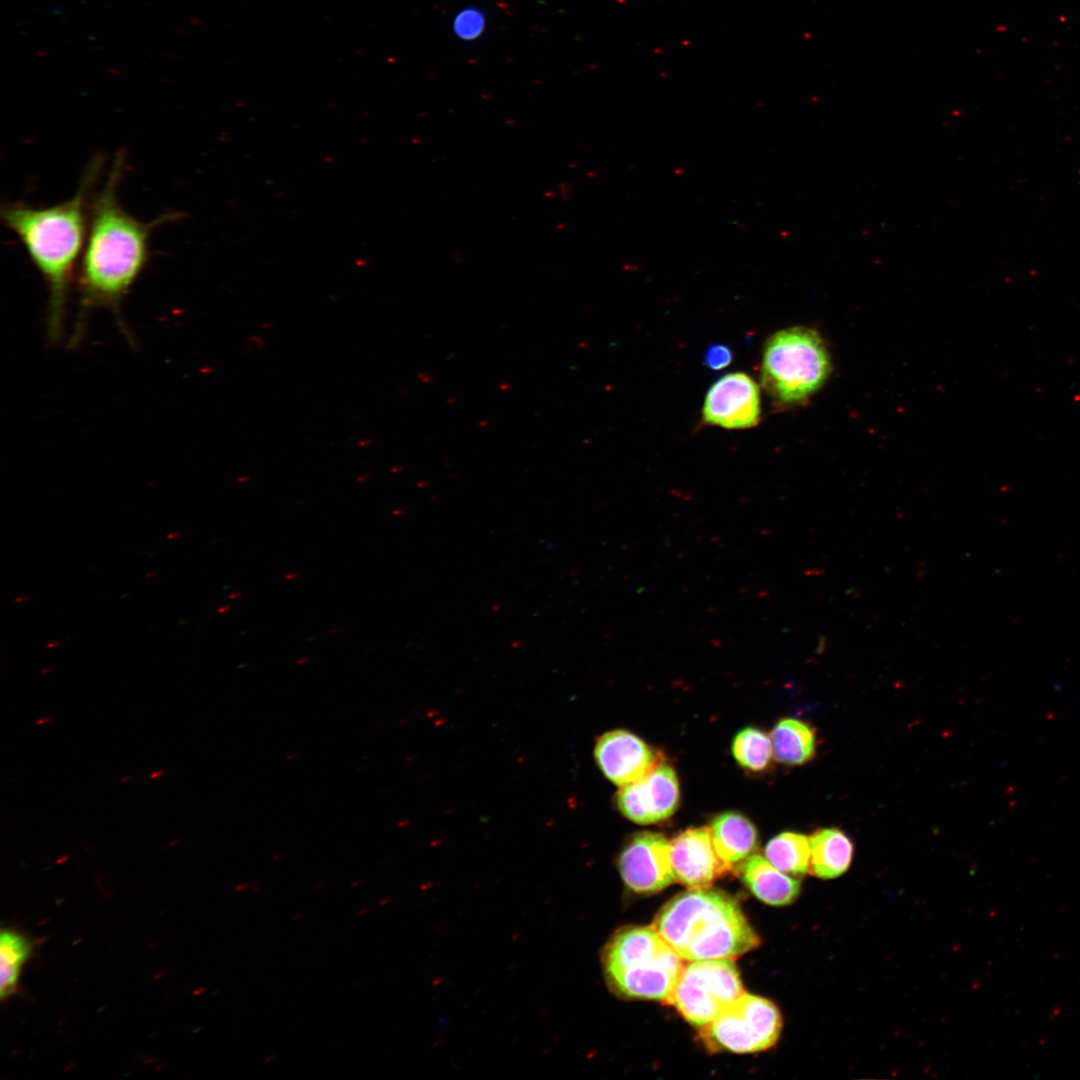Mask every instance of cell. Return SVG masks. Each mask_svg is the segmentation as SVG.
Returning a JSON list of instances; mask_svg holds the SVG:
<instances>
[{
    "instance_id": "obj_28",
    "label": "cell",
    "mask_w": 1080,
    "mask_h": 1080,
    "mask_svg": "<svg viewBox=\"0 0 1080 1080\" xmlns=\"http://www.w3.org/2000/svg\"><path fill=\"white\" fill-rule=\"evenodd\" d=\"M52 671H53V668L47 667V668L42 669L41 673L42 674H48V673H51Z\"/></svg>"
},
{
    "instance_id": "obj_5",
    "label": "cell",
    "mask_w": 1080,
    "mask_h": 1080,
    "mask_svg": "<svg viewBox=\"0 0 1080 1080\" xmlns=\"http://www.w3.org/2000/svg\"><path fill=\"white\" fill-rule=\"evenodd\" d=\"M831 373L828 350L820 335L806 327H791L773 334L766 342L761 384L779 405L806 401Z\"/></svg>"
},
{
    "instance_id": "obj_1",
    "label": "cell",
    "mask_w": 1080,
    "mask_h": 1080,
    "mask_svg": "<svg viewBox=\"0 0 1080 1080\" xmlns=\"http://www.w3.org/2000/svg\"><path fill=\"white\" fill-rule=\"evenodd\" d=\"M125 168V154L118 152L104 186L94 193L78 274L80 313L73 344L80 340L83 322L95 308L120 313L123 299L150 260L153 231L182 218L166 213L153 221L136 219L120 204L117 188Z\"/></svg>"
},
{
    "instance_id": "obj_20",
    "label": "cell",
    "mask_w": 1080,
    "mask_h": 1080,
    "mask_svg": "<svg viewBox=\"0 0 1080 1080\" xmlns=\"http://www.w3.org/2000/svg\"><path fill=\"white\" fill-rule=\"evenodd\" d=\"M485 23L484 14L479 9L465 8L456 15L453 30L462 40H474L484 31Z\"/></svg>"
},
{
    "instance_id": "obj_31",
    "label": "cell",
    "mask_w": 1080,
    "mask_h": 1080,
    "mask_svg": "<svg viewBox=\"0 0 1080 1080\" xmlns=\"http://www.w3.org/2000/svg\"><path fill=\"white\" fill-rule=\"evenodd\" d=\"M367 912H369V908H364V909H362V910H360V911H359V915H364V914H366Z\"/></svg>"
},
{
    "instance_id": "obj_10",
    "label": "cell",
    "mask_w": 1080,
    "mask_h": 1080,
    "mask_svg": "<svg viewBox=\"0 0 1080 1080\" xmlns=\"http://www.w3.org/2000/svg\"><path fill=\"white\" fill-rule=\"evenodd\" d=\"M760 413L759 387L742 372L726 374L714 382L703 406L705 423L728 429L755 426Z\"/></svg>"
},
{
    "instance_id": "obj_26",
    "label": "cell",
    "mask_w": 1080,
    "mask_h": 1080,
    "mask_svg": "<svg viewBox=\"0 0 1080 1080\" xmlns=\"http://www.w3.org/2000/svg\"><path fill=\"white\" fill-rule=\"evenodd\" d=\"M179 535H180V534H179L178 532H173V533H169V534L167 535V538H168V539H173V538H177V537H179Z\"/></svg>"
},
{
    "instance_id": "obj_14",
    "label": "cell",
    "mask_w": 1080,
    "mask_h": 1080,
    "mask_svg": "<svg viewBox=\"0 0 1080 1080\" xmlns=\"http://www.w3.org/2000/svg\"><path fill=\"white\" fill-rule=\"evenodd\" d=\"M744 884L761 901L785 906L793 903L801 890L800 882L777 869L766 857L754 854L746 858L740 866Z\"/></svg>"
},
{
    "instance_id": "obj_30",
    "label": "cell",
    "mask_w": 1080,
    "mask_h": 1080,
    "mask_svg": "<svg viewBox=\"0 0 1080 1080\" xmlns=\"http://www.w3.org/2000/svg\"><path fill=\"white\" fill-rule=\"evenodd\" d=\"M362 883H363V880H362V879H357V881H356V882H352V883H351V886H352V887H356L357 885H360V884H362Z\"/></svg>"
},
{
    "instance_id": "obj_23",
    "label": "cell",
    "mask_w": 1080,
    "mask_h": 1080,
    "mask_svg": "<svg viewBox=\"0 0 1080 1080\" xmlns=\"http://www.w3.org/2000/svg\"><path fill=\"white\" fill-rule=\"evenodd\" d=\"M50 721H51V718H50V717H48V716H42V717H40V718H38V719L36 720V724H37V725H43V724L49 723Z\"/></svg>"
},
{
    "instance_id": "obj_3",
    "label": "cell",
    "mask_w": 1080,
    "mask_h": 1080,
    "mask_svg": "<svg viewBox=\"0 0 1080 1080\" xmlns=\"http://www.w3.org/2000/svg\"><path fill=\"white\" fill-rule=\"evenodd\" d=\"M652 927L683 960L733 959L759 939L728 895L692 888L668 902Z\"/></svg>"
},
{
    "instance_id": "obj_7",
    "label": "cell",
    "mask_w": 1080,
    "mask_h": 1080,
    "mask_svg": "<svg viewBox=\"0 0 1080 1080\" xmlns=\"http://www.w3.org/2000/svg\"><path fill=\"white\" fill-rule=\"evenodd\" d=\"M781 1027V1015L772 1002L744 993L704 1027V1038L712 1048L752 1053L772 1047Z\"/></svg>"
},
{
    "instance_id": "obj_8",
    "label": "cell",
    "mask_w": 1080,
    "mask_h": 1080,
    "mask_svg": "<svg viewBox=\"0 0 1080 1080\" xmlns=\"http://www.w3.org/2000/svg\"><path fill=\"white\" fill-rule=\"evenodd\" d=\"M618 868L625 885L638 893L660 891L675 880L670 842L660 833L631 835L619 854Z\"/></svg>"
},
{
    "instance_id": "obj_2",
    "label": "cell",
    "mask_w": 1080,
    "mask_h": 1080,
    "mask_svg": "<svg viewBox=\"0 0 1080 1080\" xmlns=\"http://www.w3.org/2000/svg\"><path fill=\"white\" fill-rule=\"evenodd\" d=\"M103 159L95 157L86 168L75 194L47 207L9 203L1 208L4 225L25 248L48 290L47 330L57 342L63 330L66 307L79 254L88 228L90 206Z\"/></svg>"
},
{
    "instance_id": "obj_25",
    "label": "cell",
    "mask_w": 1080,
    "mask_h": 1080,
    "mask_svg": "<svg viewBox=\"0 0 1080 1080\" xmlns=\"http://www.w3.org/2000/svg\"><path fill=\"white\" fill-rule=\"evenodd\" d=\"M131 779H132V775H124V776H123V777H122V778L120 779V782H121V783H125V782H127V781H130Z\"/></svg>"
},
{
    "instance_id": "obj_24",
    "label": "cell",
    "mask_w": 1080,
    "mask_h": 1080,
    "mask_svg": "<svg viewBox=\"0 0 1080 1080\" xmlns=\"http://www.w3.org/2000/svg\"><path fill=\"white\" fill-rule=\"evenodd\" d=\"M248 887H251V884L247 883V882H244V883H241L239 886H237V890H243V889H246Z\"/></svg>"
},
{
    "instance_id": "obj_33",
    "label": "cell",
    "mask_w": 1080,
    "mask_h": 1080,
    "mask_svg": "<svg viewBox=\"0 0 1080 1080\" xmlns=\"http://www.w3.org/2000/svg\"><path fill=\"white\" fill-rule=\"evenodd\" d=\"M156 574H157V573H155V572H151V573L147 574V575H146V577H148V578H149V577H154V576H155Z\"/></svg>"
},
{
    "instance_id": "obj_15",
    "label": "cell",
    "mask_w": 1080,
    "mask_h": 1080,
    "mask_svg": "<svg viewBox=\"0 0 1080 1080\" xmlns=\"http://www.w3.org/2000/svg\"><path fill=\"white\" fill-rule=\"evenodd\" d=\"M809 871L820 879H834L844 874L852 861L854 846L850 838L836 828L816 831L810 838Z\"/></svg>"
},
{
    "instance_id": "obj_21",
    "label": "cell",
    "mask_w": 1080,
    "mask_h": 1080,
    "mask_svg": "<svg viewBox=\"0 0 1080 1080\" xmlns=\"http://www.w3.org/2000/svg\"><path fill=\"white\" fill-rule=\"evenodd\" d=\"M733 358L731 349L724 344H712L704 355V363L712 370H721L727 367Z\"/></svg>"
},
{
    "instance_id": "obj_32",
    "label": "cell",
    "mask_w": 1080,
    "mask_h": 1080,
    "mask_svg": "<svg viewBox=\"0 0 1080 1080\" xmlns=\"http://www.w3.org/2000/svg\"><path fill=\"white\" fill-rule=\"evenodd\" d=\"M303 915H304V913H302V912H301L300 914H296V915H294V917H293V918H294V919H299V918H300V917H302Z\"/></svg>"
},
{
    "instance_id": "obj_27",
    "label": "cell",
    "mask_w": 1080,
    "mask_h": 1080,
    "mask_svg": "<svg viewBox=\"0 0 1080 1080\" xmlns=\"http://www.w3.org/2000/svg\"><path fill=\"white\" fill-rule=\"evenodd\" d=\"M59 645H60V642L53 641V642L48 643L47 647L48 648H53V647H57Z\"/></svg>"
},
{
    "instance_id": "obj_18",
    "label": "cell",
    "mask_w": 1080,
    "mask_h": 1080,
    "mask_svg": "<svg viewBox=\"0 0 1080 1080\" xmlns=\"http://www.w3.org/2000/svg\"><path fill=\"white\" fill-rule=\"evenodd\" d=\"M733 756L742 768L761 773L772 763L773 748L770 736L755 727L740 730L732 742Z\"/></svg>"
},
{
    "instance_id": "obj_13",
    "label": "cell",
    "mask_w": 1080,
    "mask_h": 1080,
    "mask_svg": "<svg viewBox=\"0 0 1080 1080\" xmlns=\"http://www.w3.org/2000/svg\"><path fill=\"white\" fill-rule=\"evenodd\" d=\"M709 829L715 851L728 870L748 858L757 846L756 827L737 811L719 813L711 820Z\"/></svg>"
},
{
    "instance_id": "obj_9",
    "label": "cell",
    "mask_w": 1080,
    "mask_h": 1080,
    "mask_svg": "<svg viewBox=\"0 0 1080 1080\" xmlns=\"http://www.w3.org/2000/svg\"><path fill=\"white\" fill-rule=\"evenodd\" d=\"M679 799L677 775L671 766L661 762L643 778L621 786L616 805L626 818L645 825L671 817Z\"/></svg>"
},
{
    "instance_id": "obj_19",
    "label": "cell",
    "mask_w": 1080,
    "mask_h": 1080,
    "mask_svg": "<svg viewBox=\"0 0 1080 1080\" xmlns=\"http://www.w3.org/2000/svg\"><path fill=\"white\" fill-rule=\"evenodd\" d=\"M31 953V943L23 935L3 930L0 935V995L11 996L17 987L20 969Z\"/></svg>"
},
{
    "instance_id": "obj_16",
    "label": "cell",
    "mask_w": 1080,
    "mask_h": 1080,
    "mask_svg": "<svg viewBox=\"0 0 1080 1080\" xmlns=\"http://www.w3.org/2000/svg\"><path fill=\"white\" fill-rule=\"evenodd\" d=\"M774 758L785 765H802L816 752L815 730L805 721L783 718L770 734Z\"/></svg>"
},
{
    "instance_id": "obj_12",
    "label": "cell",
    "mask_w": 1080,
    "mask_h": 1080,
    "mask_svg": "<svg viewBox=\"0 0 1080 1080\" xmlns=\"http://www.w3.org/2000/svg\"><path fill=\"white\" fill-rule=\"evenodd\" d=\"M675 879L690 888H705L728 872L719 859L709 827L689 828L670 842Z\"/></svg>"
},
{
    "instance_id": "obj_22",
    "label": "cell",
    "mask_w": 1080,
    "mask_h": 1080,
    "mask_svg": "<svg viewBox=\"0 0 1080 1080\" xmlns=\"http://www.w3.org/2000/svg\"><path fill=\"white\" fill-rule=\"evenodd\" d=\"M164 774H165V770H163V769H157V770L153 771V772H152V773L150 774V778H151V779H157V778H160V777H162V776H163Z\"/></svg>"
},
{
    "instance_id": "obj_6",
    "label": "cell",
    "mask_w": 1080,
    "mask_h": 1080,
    "mask_svg": "<svg viewBox=\"0 0 1080 1080\" xmlns=\"http://www.w3.org/2000/svg\"><path fill=\"white\" fill-rule=\"evenodd\" d=\"M742 994L731 959L698 960L684 965L669 1002L688 1022L704 1028Z\"/></svg>"
},
{
    "instance_id": "obj_29",
    "label": "cell",
    "mask_w": 1080,
    "mask_h": 1080,
    "mask_svg": "<svg viewBox=\"0 0 1080 1080\" xmlns=\"http://www.w3.org/2000/svg\"><path fill=\"white\" fill-rule=\"evenodd\" d=\"M27 599H28V597H26V596H21V597H17V598L15 599V601H16V602H25V601H27Z\"/></svg>"
},
{
    "instance_id": "obj_11",
    "label": "cell",
    "mask_w": 1080,
    "mask_h": 1080,
    "mask_svg": "<svg viewBox=\"0 0 1080 1080\" xmlns=\"http://www.w3.org/2000/svg\"><path fill=\"white\" fill-rule=\"evenodd\" d=\"M594 759L609 781L623 786L646 776L662 762V755L635 734L617 729L597 739Z\"/></svg>"
},
{
    "instance_id": "obj_17",
    "label": "cell",
    "mask_w": 1080,
    "mask_h": 1080,
    "mask_svg": "<svg viewBox=\"0 0 1080 1080\" xmlns=\"http://www.w3.org/2000/svg\"><path fill=\"white\" fill-rule=\"evenodd\" d=\"M765 856L780 871L802 876L810 868V840L797 832H782L767 843Z\"/></svg>"
},
{
    "instance_id": "obj_4",
    "label": "cell",
    "mask_w": 1080,
    "mask_h": 1080,
    "mask_svg": "<svg viewBox=\"0 0 1080 1080\" xmlns=\"http://www.w3.org/2000/svg\"><path fill=\"white\" fill-rule=\"evenodd\" d=\"M603 967L616 992L669 1002L684 964L653 927H638L622 930L610 940Z\"/></svg>"
}]
</instances>
